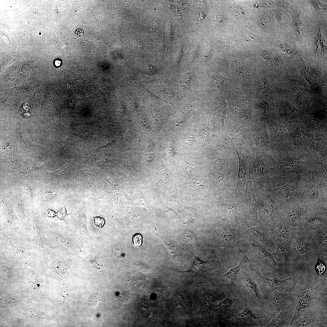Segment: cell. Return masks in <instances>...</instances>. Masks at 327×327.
I'll use <instances>...</instances> for the list:
<instances>
[{
	"instance_id": "1",
	"label": "cell",
	"mask_w": 327,
	"mask_h": 327,
	"mask_svg": "<svg viewBox=\"0 0 327 327\" xmlns=\"http://www.w3.org/2000/svg\"><path fill=\"white\" fill-rule=\"evenodd\" d=\"M291 244L299 272L309 275L317 274L315 268L319 259V249L311 235L302 227L296 228Z\"/></svg>"
},
{
	"instance_id": "2",
	"label": "cell",
	"mask_w": 327,
	"mask_h": 327,
	"mask_svg": "<svg viewBox=\"0 0 327 327\" xmlns=\"http://www.w3.org/2000/svg\"><path fill=\"white\" fill-rule=\"evenodd\" d=\"M299 185L303 203L312 209L327 208V186L313 180L310 172L300 179Z\"/></svg>"
},
{
	"instance_id": "3",
	"label": "cell",
	"mask_w": 327,
	"mask_h": 327,
	"mask_svg": "<svg viewBox=\"0 0 327 327\" xmlns=\"http://www.w3.org/2000/svg\"><path fill=\"white\" fill-rule=\"evenodd\" d=\"M258 199L260 203L257 211L258 218L269 230L282 220L284 205L270 193L259 194Z\"/></svg>"
},
{
	"instance_id": "4",
	"label": "cell",
	"mask_w": 327,
	"mask_h": 327,
	"mask_svg": "<svg viewBox=\"0 0 327 327\" xmlns=\"http://www.w3.org/2000/svg\"><path fill=\"white\" fill-rule=\"evenodd\" d=\"M254 255L256 264L263 273L280 279H284L291 275L278 262L273 253L268 251L261 244L256 245L249 242Z\"/></svg>"
},
{
	"instance_id": "5",
	"label": "cell",
	"mask_w": 327,
	"mask_h": 327,
	"mask_svg": "<svg viewBox=\"0 0 327 327\" xmlns=\"http://www.w3.org/2000/svg\"><path fill=\"white\" fill-rule=\"evenodd\" d=\"M312 236L318 246L327 243V208L313 209L301 226Z\"/></svg>"
},
{
	"instance_id": "6",
	"label": "cell",
	"mask_w": 327,
	"mask_h": 327,
	"mask_svg": "<svg viewBox=\"0 0 327 327\" xmlns=\"http://www.w3.org/2000/svg\"><path fill=\"white\" fill-rule=\"evenodd\" d=\"M311 281L305 283H298L297 295L295 301L294 314L289 325L291 326L302 315L310 312L314 304L317 286Z\"/></svg>"
},
{
	"instance_id": "7",
	"label": "cell",
	"mask_w": 327,
	"mask_h": 327,
	"mask_svg": "<svg viewBox=\"0 0 327 327\" xmlns=\"http://www.w3.org/2000/svg\"><path fill=\"white\" fill-rule=\"evenodd\" d=\"M310 172L309 167L300 165L285 167L272 171L270 180V192L273 188L287 184L299 183L300 179Z\"/></svg>"
},
{
	"instance_id": "8",
	"label": "cell",
	"mask_w": 327,
	"mask_h": 327,
	"mask_svg": "<svg viewBox=\"0 0 327 327\" xmlns=\"http://www.w3.org/2000/svg\"><path fill=\"white\" fill-rule=\"evenodd\" d=\"M87 208L82 203L74 212L72 222L73 234L88 248L93 246L97 239L88 232L87 219Z\"/></svg>"
},
{
	"instance_id": "9",
	"label": "cell",
	"mask_w": 327,
	"mask_h": 327,
	"mask_svg": "<svg viewBox=\"0 0 327 327\" xmlns=\"http://www.w3.org/2000/svg\"><path fill=\"white\" fill-rule=\"evenodd\" d=\"M253 183L250 179L247 180L243 198L237 203L238 215L243 216L246 220L258 219L257 211L260 203Z\"/></svg>"
},
{
	"instance_id": "10",
	"label": "cell",
	"mask_w": 327,
	"mask_h": 327,
	"mask_svg": "<svg viewBox=\"0 0 327 327\" xmlns=\"http://www.w3.org/2000/svg\"><path fill=\"white\" fill-rule=\"evenodd\" d=\"M297 291L296 281L289 288L277 289L271 294L269 297L270 298L269 305L274 315L287 307L295 306Z\"/></svg>"
},
{
	"instance_id": "11",
	"label": "cell",
	"mask_w": 327,
	"mask_h": 327,
	"mask_svg": "<svg viewBox=\"0 0 327 327\" xmlns=\"http://www.w3.org/2000/svg\"><path fill=\"white\" fill-rule=\"evenodd\" d=\"M312 210L302 201L285 205L282 214V220L293 228L298 227L311 214Z\"/></svg>"
},
{
	"instance_id": "12",
	"label": "cell",
	"mask_w": 327,
	"mask_h": 327,
	"mask_svg": "<svg viewBox=\"0 0 327 327\" xmlns=\"http://www.w3.org/2000/svg\"><path fill=\"white\" fill-rule=\"evenodd\" d=\"M254 274L260 295L265 299H268L271 294L275 290L278 289H287L295 283L293 279L295 275L282 279L278 280L276 278L266 277L256 271L255 272Z\"/></svg>"
},
{
	"instance_id": "13",
	"label": "cell",
	"mask_w": 327,
	"mask_h": 327,
	"mask_svg": "<svg viewBox=\"0 0 327 327\" xmlns=\"http://www.w3.org/2000/svg\"><path fill=\"white\" fill-rule=\"evenodd\" d=\"M271 193L284 206L302 201V193L299 183L287 184L272 188Z\"/></svg>"
},
{
	"instance_id": "14",
	"label": "cell",
	"mask_w": 327,
	"mask_h": 327,
	"mask_svg": "<svg viewBox=\"0 0 327 327\" xmlns=\"http://www.w3.org/2000/svg\"><path fill=\"white\" fill-rule=\"evenodd\" d=\"M249 232L258 241L263 244L269 252L273 253L276 248V243L270 236L268 230L264 227L258 219H242Z\"/></svg>"
},
{
	"instance_id": "15",
	"label": "cell",
	"mask_w": 327,
	"mask_h": 327,
	"mask_svg": "<svg viewBox=\"0 0 327 327\" xmlns=\"http://www.w3.org/2000/svg\"><path fill=\"white\" fill-rule=\"evenodd\" d=\"M237 154L239 160V167L236 187L235 190V200L237 203L243 198L245 193L246 177L248 171V156L233 146Z\"/></svg>"
},
{
	"instance_id": "16",
	"label": "cell",
	"mask_w": 327,
	"mask_h": 327,
	"mask_svg": "<svg viewBox=\"0 0 327 327\" xmlns=\"http://www.w3.org/2000/svg\"><path fill=\"white\" fill-rule=\"evenodd\" d=\"M220 235L222 247L230 256L241 242L240 232L232 228L228 221L221 230Z\"/></svg>"
},
{
	"instance_id": "17",
	"label": "cell",
	"mask_w": 327,
	"mask_h": 327,
	"mask_svg": "<svg viewBox=\"0 0 327 327\" xmlns=\"http://www.w3.org/2000/svg\"><path fill=\"white\" fill-rule=\"evenodd\" d=\"M268 231L276 243H291L294 238L295 228L281 220Z\"/></svg>"
},
{
	"instance_id": "18",
	"label": "cell",
	"mask_w": 327,
	"mask_h": 327,
	"mask_svg": "<svg viewBox=\"0 0 327 327\" xmlns=\"http://www.w3.org/2000/svg\"><path fill=\"white\" fill-rule=\"evenodd\" d=\"M309 167L312 179L327 186V159L319 157H312Z\"/></svg>"
},
{
	"instance_id": "19",
	"label": "cell",
	"mask_w": 327,
	"mask_h": 327,
	"mask_svg": "<svg viewBox=\"0 0 327 327\" xmlns=\"http://www.w3.org/2000/svg\"><path fill=\"white\" fill-rule=\"evenodd\" d=\"M237 203L236 201L225 200L220 197L217 201V205L222 215L232 225L238 223Z\"/></svg>"
},
{
	"instance_id": "20",
	"label": "cell",
	"mask_w": 327,
	"mask_h": 327,
	"mask_svg": "<svg viewBox=\"0 0 327 327\" xmlns=\"http://www.w3.org/2000/svg\"><path fill=\"white\" fill-rule=\"evenodd\" d=\"M294 306L287 307L274 315L267 325V327H285L289 326L294 314Z\"/></svg>"
},
{
	"instance_id": "21",
	"label": "cell",
	"mask_w": 327,
	"mask_h": 327,
	"mask_svg": "<svg viewBox=\"0 0 327 327\" xmlns=\"http://www.w3.org/2000/svg\"><path fill=\"white\" fill-rule=\"evenodd\" d=\"M299 317L291 326V327H313L321 326V321L314 313L313 311L303 315Z\"/></svg>"
},
{
	"instance_id": "22",
	"label": "cell",
	"mask_w": 327,
	"mask_h": 327,
	"mask_svg": "<svg viewBox=\"0 0 327 327\" xmlns=\"http://www.w3.org/2000/svg\"><path fill=\"white\" fill-rule=\"evenodd\" d=\"M242 286L246 291L256 300L260 302V297L255 283L247 274L242 275L240 278Z\"/></svg>"
},
{
	"instance_id": "23",
	"label": "cell",
	"mask_w": 327,
	"mask_h": 327,
	"mask_svg": "<svg viewBox=\"0 0 327 327\" xmlns=\"http://www.w3.org/2000/svg\"><path fill=\"white\" fill-rule=\"evenodd\" d=\"M263 316L256 317L249 310L245 309L236 314L232 319L235 323L240 324L249 323L261 319Z\"/></svg>"
},
{
	"instance_id": "24",
	"label": "cell",
	"mask_w": 327,
	"mask_h": 327,
	"mask_svg": "<svg viewBox=\"0 0 327 327\" xmlns=\"http://www.w3.org/2000/svg\"><path fill=\"white\" fill-rule=\"evenodd\" d=\"M249 261V260L246 254L237 266L230 269L227 272L221 276L223 278L236 281L237 280V277L238 273L244 265L247 263Z\"/></svg>"
},
{
	"instance_id": "25",
	"label": "cell",
	"mask_w": 327,
	"mask_h": 327,
	"mask_svg": "<svg viewBox=\"0 0 327 327\" xmlns=\"http://www.w3.org/2000/svg\"><path fill=\"white\" fill-rule=\"evenodd\" d=\"M172 259L174 262H179L182 260V257L183 253L182 249L177 244L170 243L166 244Z\"/></svg>"
},
{
	"instance_id": "26",
	"label": "cell",
	"mask_w": 327,
	"mask_h": 327,
	"mask_svg": "<svg viewBox=\"0 0 327 327\" xmlns=\"http://www.w3.org/2000/svg\"><path fill=\"white\" fill-rule=\"evenodd\" d=\"M71 266L70 262L67 260H58L55 261L54 269L57 274L60 277H62L65 272Z\"/></svg>"
},
{
	"instance_id": "27",
	"label": "cell",
	"mask_w": 327,
	"mask_h": 327,
	"mask_svg": "<svg viewBox=\"0 0 327 327\" xmlns=\"http://www.w3.org/2000/svg\"><path fill=\"white\" fill-rule=\"evenodd\" d=\"M311 145L321 157L327 158L326 147L322 140L316 139L312 141Z\"/></svg>"
},
{
	"instance_id": "28",
	"label": "cell",
	"mask_w": 327,
	"mask_h": 327,
	"mask_svg": "<svg viewBox=\"0 0 327 327\" xmlns=\"http://www.w3.org/2000/svg\"><path fill=\"white\" fill-rule=\"evenodd\" d=\"M216 185L217 189L220 191H223L228 188L230 184L229 177L224 174H221L217 177Z\"/></svg>"
},
{
	"instance_id": "29",
	"label": "cell",
	"mask_w": 327,
	"mask_h": 327,
	"mask_svg": "<svg viewBox=\"0 0 327 327\" xmlns=\"http://www.w3.org/2000/svg\"><path fill=\"white\" fill-rule=\"evenodd\" d=\"M252 117L251 111L249 108L242 109L240 113L239 119L240 122L243 125L248 124L251 120Z\"/></svg>"
},
{
	"instance_id": "30",
	"label": "cell",
	"mask_w": 327,
	"mask_h": 327,
	"mask_svg": "<svg viewBox=\"0 0 327 327\" xmlns=\"http://www.w3.org/2000/svg\"><path fill=\"white\" fill-rule=\"evenodd\" d=\"M227 162L225 158L219 157L216 158L213 162V165L219 171L226 173Z\"/></svg>"
},
{
	"instance_id": "31",
	"label": "cell",
	"mask_w": 327,
	"mask_h": 327,
	"mask_svg": "<svg viewBox=\"0 0 327 327\" xmlns=\"http://www.w3.org/2000/svg\"><path fill=\"white\" fill-rule=\"evenodd\" d=\"M255 142L257 147L260 149L265 147L267 141V134L266 131L258 133L255 138Z\"/></svg>"
},
{
	"instance_id": "32",
	"label": "cell",
	"mask_w": 327,
	"mask_h": 327,
	"mask_svg": "<svg viewBox=\"0 0 327 327\" xmlns=\"http://www.w3.org/2000/svg\"><path fill=\"white\" fill-rule=\"evenodd\" d=\"M195 261L193 262L190 269L188 271H187V272H196L201 270L207 263L210 258L209 256L206 261L203 262L201 260L197 257L195 256Z\"/></svg>"
},
{
	"instance_id": "33",
	"label": "cell",
	"mask_w": 327,
	"mask_h": 327,
	"mask_svg": "<svg viewBox=\"0 0 327 327\" xmlns=\"http://www.w3.org/2000/svg\"><path fill=\"white\" fill-rule=\"evenodd\" d=\"M196 166V161L193 159H190L186 160L183 163L182 169L185 173H189L193 171Z\"/></svg>"
},
{
	"instance_id": "34",
	"label": "cell",
	"mask_w": 327,
	"mask_h": 327,
	"mask_svg": "<svg viewBox=\"0 0 327 327\" xmlns=\"http://www.w3.org/2000/svg\"><path fill=\"white\" fill-rule=\"evenodd\" d=\"M291 88L295 91H300L302 90L304 86L303 83L299 79L296 78L292 79L290 81Z\"/></svg>"
},
{
	"instance_id": "35",
	"label": "cell",
	"mask_w": 327,
	"mask_h": 327,
	"mask_svg": "<svg viewBox=\"0 0 327 327\" xmlns=\"http://www.w3.org/2000/svg\"><path fill=\"white\" fill-rule=\"evenodd\" d=\"M257 90L261 93L264 94L266 93L269 88L268 81L265 79H263L259 80L256 85Z\"/></svg>"
},
{
	"instance_id": "36",
	"label": "cell",
	"mask_w": 327,
	"mask_h": 327,
	"mask_svg": "<svg viewBox=\"0 0 327 327\" xmlns=\"http://www.w3.org/2000/svg\"><path fill=\"white\" fill-rule=\"evenodd\" d=\"M326 264L325 263L321 261L319 258L315 266V270L317 273L319 275V277H320L323 275V273L326 272Z\"/></svg>"
},
{
	"instance_id": "37",
	"label": "cell",
	"mask_w": 327,
	"mask_h": 327,
	"mask_svg": "<svg viewBox=\"0 0 327 327\" xmlns=\"http://www.w3.org/2000/svg\"><path fill=\"white\" fill-rule=\"evenodd\" d=\"M184 239L189 243L193 245H196L197 238L195 234L192 231L187 230L183 235Z\"/></svg>"
},
{
	"instance_id": "38",
	"label": "cell",
	"mask_w": 327,
	"mask_h": 327,
	"mask_svg": "<svg viewBox=\"0 0 327 327\" xmlns=\"http://www.w3.org/2000/svg\"><path fill=\"white\" fill-rule=\"evenodd\" d=\"M246 101L245 97L243 96H239L236 98L233 101L232 107L234 110H237L240 108L244 105Z\"/></svg>"
},
{
	"instance_id": "39",
	"label": "cell",
	"mask_w": 327,
	"mask_h": 327,
	"mask_svg": "<svg viewBox=\"0 0 327 327\" xmlns=\"http://www.w3.org/2000/svg\"><path fill=\"white\" fill-rule=\"evenodd\" d=\"M237 135L236 131L233 130L231 127H229L225 133V139L228 142H232L236 139Z\"/></svg>"
},
{
	"instance_id": "40",
	"label": "cell",
	"mask_w": 327,
	"mask_h": 327,
	"mask_svg": "<svg viewBox=\"0 0 327 327\" xmlns=\"http://www.w3.org/2000/svg\"><path fill=\"white\" fill-rule=\"evenodd\" d=\"M27 281L30 286L33 289H37L40 286L38 279L36 276L33 274L28 275Z\"/></svg>"
},
{
	"instance_id": "41",
	"label": "cell",
	"mask_w": 327,
	"mask_h": 327,
	"mask_svg": "<svg viewBox=\"0 0 327 327\" xmlns=\"http://www.w3.org/2000/svg\"><path fill=\"white\" fill-rule=\"evenodd\" d=\"M93 217L94 224L95 226L100 228L104 226L105 223V220L104 218L98 216Z\"/></svg>"
},
{
	"instance_id": "42",
	"label": "cell",
	"mask_w": 327,
	"mask_h": 327,
	"mask_svg": "<svg viewBox=\"0 0 327 327\" xmlns=\"http://www.w3.org/2000/svg\"><path fill=\"white\" fill-rule=\"evenodd\" d=\"M283 108L285 112L289 115H292L295 113L294 108L289 103L284 104L283 106Z\"/></svg>"
},
{
	"instance_id": "43",
	"label": "cell",
	"mask_w": 327,
	"mask_h": 327,
	"mask_svg": "<svg viewBox=\"0 0 327 327\" xmlns=\"http://www.w3.org/2000/svg\"><path fill=\"white\" fill-rule=\"evenodd\" d=\"M232 10L233 14L238 18L243 17L244 15V10L239 7H234L232 8Z\"/></svg>"
},
{
	"instance_id": "44",
	"label": "cell",
	"mask_w": 327,
	"mask_h": 327,
	"mask_svg": "<svg viewBox=\"0 0 327 327\" xmlns=\"http://www.w3.org/2000/svg\"><path fill=\"white\" fill-rule=\"evenodd\" d=\"M271 130L273 135L275 137L279 138L283 136V131L280 127L275 126L272 127Z\"/></svg>"
},
{
	"instance_id": "45",
	"label": "cell",
	"mask_w": 327,
	"mask_h": 327,
	"mask_svg": "<svg viewBox=\"0 0 327 327\" xmlns=\"http://www.w3.org/2000/svg\"><path fill=\"white\" fill-rule=\"evenodd\" d=\"M201 183L197 181H193L187 184V187L191 190L196 191L201 188Z\"/></svg>"
},
{
	"instance_id": "46",
	"label": "cell",
	"mask_w": 327,
	"mask_h": 327,
	"mask_svg": "<svg viewBox=\"0 0 327 327\" xmlns=\"http://www.w3.org/2000/svg\"><path fill=\"white\" fill-rule=\"evenodd\" d=\"M133 244L135 246L139 247L141 246L142 243V235L139 233L135 234L133 238Z\"/></svg>"
},
{
	"instance_id": "47",
	"label": "cell",
	"mask_w": 327,
	"mask_h": 327,
	"mask_svg": "<svg viewBox=\"0 0 327 327\" xmlns=\"http://www.w3.org/2000/svg\"><path fill=\"white\" fill-rule=\"evenodd\" d=\"M251 72V70L248 68H243L239 71L240 75L244 78H248L250 77Z\"/></svg>"
},
{
	"instance_id": "48",
	"label": "cell",
	"mask_w": 327,
	"mask_h": 327,
	"mask_svg": "<svg viewBox=\"0 0 327 327\" xmlns=\"http://www.w3.org/2000/svg\"><path fill=\"white\" fill-rule=\"evenodd\" d=\"M272 52L271 50L269 49H265L263 50L262 53V55L263 57L266 60H269L272 58Z\"/></svg>"
},
{
	"instance_id": "49",
	"label": "cell",
	"mask_w": 327,
	"mask_h": 327,
	"mask_svg": "<svg viewBox=\"0 0 327 327\" xmlns=\"http://www.w3.org/2000/svg\"><path fill=\"white\" fill-rule=\"evenodd\" d=\"M307 97V95L305 94L300 93L297 97V101L299 104H303L306 101Z\"/></svg>"
},
{
	"instance_id": "50",
	"label": "cell",
	"mask_w": 327,
	"mask_h": 327,
	"mask_svg": "<svg viewBox=\"0 0 327 327\" xmlns=\"http://www.w3.org/2000/svg\"><path fill=\"white\" fill-rule=\"evenodd\" d=\"M194 140V135L191 133L188 134L185 139V141L187 145L191 144Z\"/></svg>"
},
{
	"instance_id": "51",
	"label": "cell",
	"mask_w": 327,
	"mask_h": 327,
	"mask_svg": "<svg viewBox=\"0 0 327 327\" xmlns=\"http://www.w3.org/2000/svg\"><path fill=\"white\" fill-rule=\"evenodd\" d=\"M180 294L177 293L173 296V301L176 303H182L183 301V299Z\"/></svg>"
},
{
	"instance_id": "52",
	"label": "cell",
	"mask_w": 327,
	"mask_h": 327,
	"mask_svg": "<svg viewBox=\"0 0 327 327\" xmlns=\"http://www.w3.org/2000/svg\"><path fill=\"white\" fill-rule=\"evenodd\" d=\"M68 214L66 213V210L64 207L57 213L58 218L61 220H63L64 217Z\"/></svg>"
},
{
	"instance_id": "53",
	"label": "cell",
	"mask_w": 327,
	"mask_h": 327,
	"mask_svg": "<svg viewBox=\"0 0 327 327\" xmlns=\"http://www.w3.org/2000/svg\"><path fill=\"white\" fill-rule=\"evenodd\" d=\"M143 70L144 71L147 73L150 74L154 72L155 70V68L150 64H147L144 66Z\"/></svg>"
},
{
	"instance_id": "54",
	"label": "cell",
	"mask_w": 327,
	"mask_h": 327,
	"mask_svg": "<svg viewBox=\"0 0 327 327\" xmlns=\"http://www.w3.org/2000/svg\"><path fill=\"white\" fill-rule=\"evenodd\" d=\"M274 62L275 64L277 67H280L282 65V60L279 57H277L275 58Z\"/></svg>"
},
{
	"instance_id": "55",
	"label": "cell",
	"mask_w": 327,
	"mask_h": 327,
	"mask_svg": "<svg viewBox=\"0 0 327 327\" xmlns=\"http://www.w3.org/2000/svg\"><path fill=\"white\" fill-rule=\"evenodd\" d=\"M281 48L282 49L283 51L289 54H291L292 53V49L290 48H288L289 46L285 45L282 46Z\"/></svg>"
},
{
	"instance_id": "56",
	"label": "cell",
	"mask_w": 327,
	"mask_h": 327,
	"mask_svg": "<svg viewBox=\"0 0 327 327\" xmlns=\"http://www.w3.org/2000/svg\"><path fill=\"white\" fill-rule=\"evenodd\" d=\"M203 134L205 137H208L209 136V130L208 128H204L203 130Z\"/></svg>"
},
{
	"instance_id": "57",
	"label": "cell",
	"mask_w": 327,
	"mask_h": 327,
	"mask_svg": "<svg viewBox=\"0 0 327 327\" xmlns=\"http://www.w3.org/2000/svg\"><path fill=\"white\" fill-rule=\"evenodd\" d=\"M76 33L77 34V35H81L83 34V32L80 29H78L76 32Z\"/></svg>"
}]
</instances>
